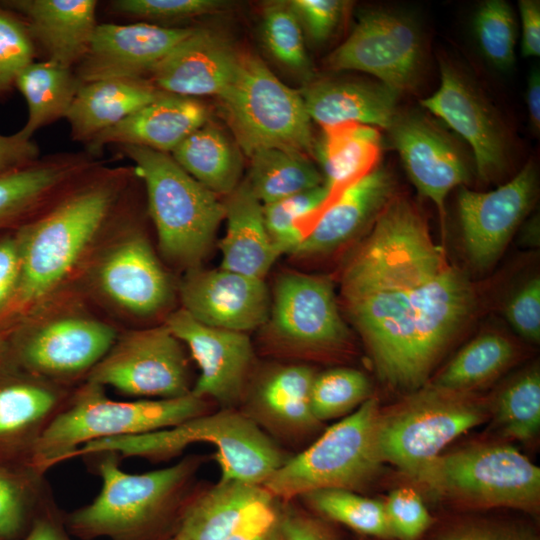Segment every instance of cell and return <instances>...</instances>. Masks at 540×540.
Wrapping results in <instances>:
<instances>
[{
	"instance_id": "obj_1",
	"label": "cell",
	"mask_w": 540,
	"mask_h": 540,
	"mask_svg": "<svg viewBox=\"0 0 540 540\" xmlns=\"http://www.w3.org/2000/svg\"><path fill=\"white\" fill-rule=\"evenodd\" d=\"M342 295L390 386L423 385L472 312L474 292L406 198H392L342 275Z\"/></svg>"
},
{
	"instance_id": "obj_2",
	"label": "cell",
	"mask_w": 540,
	"mask_h": 540,
	"mask_svg": "<svg viewBox=\"0 0 540 540\" xmlns=\"http://www.w3.org/2000/svg\"><path fill=\"white\" fill-rule=\"evenodd\" d=\"M102 481L98 495L66 515L67 529L83 540H144L182 500L198 460L153 471L130 474L120 468L118 455L100 452L84 456Z\"/></svg>"
},
{
	"instance_id": "obj_3",
	"label": "cell",
	"mask_w": 540,
	"mask_h": 540,
	"mask_svg": "<svg viewBox=\"0 0 540 540\" xmlns=\"http://www.w3.org/2000/svg\"><path fill=\"white\" fill-rule=\"evenodd\" d=\"M200 442L216 447L221 480L263 486L286 460L252 418L232 409L206 413L154 432L92 441L75 450L71 458L113 452L121 460L127 457L165 460Z\"/></svg>"
},
{
	"instance_id": "obj_4",
	"label": "cell",
	"mask_w": 540,
	"mask_h": 540,
	"mask_svg": "<svg viewBox=\"0 0 540 540\" xmlns=\"http://www.w3.org/2000/svg\"><path fill=\"white\" fill-rule=\"evenodd\" d=\"M207 409L205 399L192 393L168 399L115 401L105 395L103 386L87 381L44 429L32 450L29 467L45 474L89 442L170 428L206 414Z\"/></svg>"
},
{
	"instance_id": "obj_5",
	"label": "cell",
	"mask_w": 540,
	"mask_h": 540,
	"mask_svg": "<svg viewBox=\"0 0 540 540\" xmlns=\"http://www.w3.org/2000/svg\"><path fill=\"white\" fill-rule=\"evenodd\" d=\"M122 148L145 182L160 249L175 263L196 265L224 219L223 203L168 153L133 145Z\"/></svg>"
},
{
	"instance_id": "obj_6",
	"label": "cell",
	"mask_w": 540,
	"mask_h": 540,
	"mask_svg": "<svg viewBox=\"0 0 540 540\" xmlns=\"http://www.w3.org/2000/svg\"><path fill=\"white\" fill-rule=\"evenodd\" d=\"M218 98L248 157L267 148L312 153L311 118L300 92L281 82L259 57L241 54L233 80Z\"/></svg>"
},
{
	"instance_id": "obj_7",
	"label": "cell",
	"mask_w": 540,
	"mask_h": 540,
	"mask_svg": "<svg viewBox=\"0 0 540 540\" xmlns=\"http://www.w3.org/2000/svg\"><path fill=\"white\" fill-rule=\"evenodd\" d=\"M380 411L374 398L328 428L311 446L286 459L263 484L274 498L290 499L321 489L354 490L374 477Z\"/></svg>"
},
{
	"instance_id": "obj_8",
	"label": "cell",
	"mask_w": 540,
	"mask_h": 540,
	"mask_svg": "<svg viewBox=\"0 0 540 540\" xmlns=\"http://www.w3.org/2000/svg\"><path fill=\"white\" fill-rule=\"evenodd\" d=\"M111 201L108 187H92L21 228L16 235L20 277L12 304L33 303L64 278L102 224Z\"/></svg>"
},
{
	"instance_id": "obj_9",
	"label": "cell",
	"mask_w": 540,
	"mask_h": 540,
	"mask_svg": "<svg viewBox=\"0 0 540 540\" xmlns=\"http://www.w3.org/2000/svg\"><path fill=\"white\" fill-rule=\"evenodd\" d=\"M412 478L471 506L531 511L539 504L540 469L509 445H480L439 455Z\"/></svg>"
},
{
	"instance_id": "obj_10",
	"label": "cell",
	"mask_w": 540,
	"mask_h": 540,
	"mask_svg": "<svg viewBox=\"0 0 540 540\" xmlns=\"http://www.w3.org/2000/svg\"><path fill=\"white\" fill-rule=\"evenodd\" d=\"M487 413L462 394L429 388L393 409L380 413L377 449L383 462L413 477L453 440L481 424Z\"/></svg>"
},
{
	"instance_id": "obj_11",
	"label": "cell",
	"mask_w": 540,
	"mask_h": 540,
	"mask_svg": "<svg viewBox=\"0 0 540 540\" xmlns=\"http://www.w3.org/2000/svg\"><path fill=\"white\" fill-rule=\"evenodd\" d=\"M87 381L134 397L168 399L191 393L181 342L167 326L130 332L115 341Z\"/></svg>"
},
{
	"instance_id": "obj_12",
	"label": "cell",
	"mask_w": 540,
	"mask_h": 540,
	"mask_svg": "<svg viewBox=\"0 0 540 540\" xmlns=\"http://www.w3.org/2000/svg\"><path fill=\"white\" fill-rule=\"evenodd\" d=\"M416 24L386 10L364 12L348 38L327 58L330 69L371 74L397 93L412 88L422 64Z\"/></svg>"
},
{
	"instance_id": "obj_13",
	"label": "cell",
	"mask_w": 540,
	"mask_h": 540,
	"mask_svg": "<svg viewBox=\"0 0 540 540\" xmlns=\"http://www.w3.org/2000/svg\"><path fill=\"white\" fill-rule=\"evenodd\" d=\"M537 173L527 163L509 182L489 192L461 187L458 210L462 237L471 263L492 265L528 213L536 194Z\"/></svg>"
},
{
	"instance_id": "obj_14",
	"label": "cell",
	"mask_w": 540,
	"mask_h": 540,
	"mask_svg": "<svg viewBox=\"0 0 540 540\" xmlns=\"http://www.w3.org/2000/svg\"><path fill=\"white\" fill-rule=\"evenodd\" d=\"M187 345L200 369L191 389L199 398H212L230 409L241 397L253 348L245 332L205 325L184 309L171 314L166 325Z\"/></svg>"
},
{
	"instance_id": "obj_15",
	"label": "cell",
	"mask_w": 540,
	"mask_h": 540,
	"mask_svg": "<svg viewBox=\"0 0 540 540\" xmlns=\"http://www.w3.org/2000/svg\"><path fill=\"white\" fill-rule=\"evenodd\" d=\"M440 86L421 105L443 120L471 147L479 177L490 180L506 165L507 139L487 101L459 70L440 65Z\"/></svg>"
},
{
	"instance_id": "obj_16",
	"label": "cell",
	"mask_w": 540,
	"mask_h": 540,
	"mask_svg": "<svg viewBox=\"0 0 540 540\" xmlns=\"http://www.w3.org/2000/svg\"><path fill=\"white\" fill-rule=\"evenodd\" d=\"M195 28H170L140 22L97 25L88 49L78 63L81 83L143 80Z\"/></svg>"
},
{
	"instance_id": "obj_17",
	"label": "cell",
	"mask_w": 540,
	"mask_h": 540,
	"mask_svg": "<svg viewBox=\"0 0 540 540\" xmlns=\"http://www.w3.org/2000/svg\"><path fill=\"white\" fill-rule=\"evenodd\" d=\"M271 323L278 337L302 348H334L348 337L332 283L319 276L282 275L275 285Z\"/></svg>"
},
{
	"instance_id": "obj_18",
	"label": "cell",
	"mask_w": 540,
	"mask_h": 540,
	"mask_svg": "<svg viewBox=\"0 0 540 540\" xmlns=\"http://www.w3.org/2000/svg\"><path fill=\"white\" fill-rule=\"evenodd\" d=\"M388 130L410 180L436 205L443 221L447 195L469 179L462 151L440 126L418 113L397 115Z\"/></svg>"
},
{
	"instance_id": "obj_19",
	"label": "cell",
	"mask_w": 540,
	"mask_h": 540,
	"mask_svg": "<svg viewBox=\"0 0 540 540\" xmlns=\"http://www.w3.org/2000/svg\"><path fill=\"white\" fill-rule=\"evenodd\" d=\"M184 310L216 328L247 332L270 317V299L262 279L223 268L192 269L180 287Z\"/></svg>"
},
{
	"instance_id": "obj_20",
	"label": "cell",
	"mask_w": 540,
	"mask_h": 540,
	"mask_svg": "<svg viewBox=\"0 0 540 540\" xmlns=\"http://www.w3.org/2000/svg\"><path fill=\"white\" fill-rule=\"evenodd\" d=\"M115 343L114 330L98 321L65 318L31 334L18 349L19 362L28 371L65 378L90 371Z\"/></svg>"
},
{
	"instance_id": "obj_21",
	"label": "cell",
	"mask_w": 540,
	"mask_h": 540,
	"mask_svg": "<svg viewBox=\"0 0 540 540\" xmlns=\"http://www.w3.org/2000/svg\"><path fill=\"white\" fill-rule=\"evenodd\" d=\"M240 57L220 35L195 28L152 69L149 82L166 93L219 97L233 80Z\"/></svg>"
},
{
	"instance_id": "obj_22",
	"label": "cell",
	"mask_w": 540,
	"mask_h": 540,
	"mask_svg": "<svg viewBox=\"0 0 540 540\" xmlns=\"http://www.w3.org/2000/svg\"><path fill=\"white\" fill-rule=\"evenodd\" d=\"M207 119V108L200 101L162 92L154 101L97 134L89 141V148L99 151L107 144L117 143L172 153Z\"/></svg>"
},
{
	"instance_id": "obj_23",
	"label": "cell",
	"mask_w": 540,
	"mask_h": 540,
	"mask_svg": "<svg viewBox=\"0 0 540 540\" xmlns=\"http://www.w3.org/2000/svg\"><path fill=\"white\" fill-rule=\"evenodd\" d=\"M8 10L27 20L32 39H36L48 60L71 68L85 55L97 26L94 0H7Z\"/></svg>"
},
{
	"instance_id": "obj_24",
	"label": "cell",
	"mask_w": 540,
	"mask_h": 540,
	"mask_svg": "<svg viewBox=\"0 0 540 540\" xmlns=\"http://www.w3.org/2000/svg\"><path fill=\"white\" fill-rule=\"evenodd\" d=\"M392 192L391 174L382 167L374 168L339 195L293 254L315 256L343 245L380 214Z\"/></svg>"
},
{
	"instance_id": "obj_25",
	"label": "cell",
	"mask_w": 540,
	"mask_h": 540,
	"mask_svg": "<svg viewBox=\"0 0 540 540\" xmlns=\"http://www.w3.org/2000/svg\"><path fill=\"white\" fill-rule=\"evenodd\" d=\"M309 117L322 127L356 123L389 129L399 93L383 84L323 80L300 91Z\"/></svg>"
},
{
	"instance_id": "obj_26",
	"label": "cell",
	"mask_w": 540,
	"mask_h": 540,
	"mask_svg": "<svg viewBox=\"0 0 540 540\" xmlns=\"http://www.w3.org/2000/svg\"><path fill=\"white\" fill-rule=\"evenodd\" d=\"M99 277L115 302L137 314L159 310L169 297L168 278L141 236L120 243L102 263Z\"/></svg>"
},
{
	"instance_id": "obj_27",
	"label": "cell",
	"mask_w": 540,
	"mask_h": 540,
	"mask_svg": "<svg viewBox=\"0 0 540 540\" xmlns=\"http://www.w3.org/2000/svg\"><path fill=\"white\" fill-rule=\"evenodd\" d=\"M275 498L262 486L219 480L185 505L175 540H225L252 514Z\"/></svg>"
},
{
	"instance_id": "obj_28",
	"label": "cell",
	"mask_w": 540,
	"mask_h": 540,
	"mask_svg": "<svg viewBox=\"0 0 540 540\" xmlns=\"http://www.w3.org/2000/svg\"><path fill=\"white\" fill-rule=\"evenodd\" d=\"M223 205L227 223L220 242L221 268L263 280L280 256L266 230L263 204L246 180Z\"/></svg>"
},
{
	"instance_id": "obj_29",
	"label": "cell",
	"mask_w": 540,
	"mask_h": 540,
	"mask_svg": "<svg viewBox=\"0 0 540 540\" xmlns=\"http://www.w3.org/2000/svg\"><path fill=\"white\" fill-rule=\"evenodd\" d=\"M161 94L162 91L144 79L81 83L66 118L75 139L90 141Z\"/></svg>"
},
{
	"instance_id": "obj_30",
	"label": "cell",
	"mask_w": 540,
	"mask_h": 540,
	"mask_svg": "<svg viewBox=\"0 0 540 540\" xmlns=\"http://www.w3.org/2000/svg\"><path fill=\"white\" fill-rule=\"evenodd\" d=\"M317 146L323 170V185L329 192L324 211L349 186L366 176L381 155L382 139L377 128L356 123L322 127Z\"/></svg>"
},
{
	"instance_id": "obj_31",
	"label": "cell",
	"mask_w": 540,
	"mask_h": 540,
	"mask_svg": "<svg viewBox=\"0 0 540 540\" xmlns=\"http://www.w3.org/2000/svg\"><path fill=\"white\" fill-rule=\"evenodd\" d=\"M314 376L309 367L302 365L274 370L256 390V414L268 425L284 432L310 429L317 423L310 402Z\"/></svg>"
},
{
	"instance_id": "obj_32",
	"label": "cell",
	"mask_w": 540,
	"mask_h": 540,
	"mask_svg": "<svg viewBox=\"0 0 540 540\" xmlns=\"http://www.w3.org/2000/svg\"><path fill=\"white\" fill-rule=\"evenodd\" d=\"M172 158L216 195H228L239 185L242 162L237 148L207 122L173 150Z\"/></svg>"
},
{
	"instance_id": "obj_33",
	"label": "cell",
	"mask_w": 540,
	"mask_h": 540,
	"mask_svg": "<svg viewBox=\"0 0 540 540\" xmlns=\"http://www.w3.org/2000/svg\"><path fill=\"white\" fill-rule=\"evenodd\" d=\"M80 85L69 67L55 61H33L26 66L15 81L28 106V118L19 134L31 139L41 127L66 117Z\"/></svg>"
},
{
	"instance_id": "obj_34",
	"label": "cell",
	"mask_w": 540,
	"mask_h": 540,
	"mask_svg": "<svg viewBox=\"0 0 540 540\" xmlns=\"http://www.w3.org/2000/svg\"><path fill=\"white\" fill-rule=\"evenodd\" d=\"M69 399L41 382L15 381L0 386V440L22 438L32 453L44 429Z\"/></svg>"
},
{
	"instance_id": "obj_35",
	"label": "cell",
	"mask_w": 540,
	"mask_h": 540,
	"mask_svg": "<svg viewBox=\"0 0 540 540\" xmlns=\"http://www.w3.org/2000/svg\"><path fill=\"white\" fill-rule=\"evenodd\" d=\"M249 158L247 181L263 205L323 184V176L306 154L267 148L254 152Z\"/></svg>"
},
{
	"instance_id": "obj_36",
	"label": "cell",
	"mask_w": 540,
	"mask_h": 540,
	"mask_svg": "<svg viewBox=\"0 0 540 540\" xmlns=\"http://www.w3.org/2000/svg\"><path fill=\"white\" fill-rule=\"evenodd\" d=\"M513 345L498 334H484L462 348L434 379L431 388L461 394L498 374L512 359Z\"/></svg>"
},
{
	"instance_id": "obj_37",
	"label": "cell",
	"mask_w": 540,
	"mask_h": 540,
	"mask_svg": "<svg viewBox=\"0 0 540 540\" xmlns=\"http://www.w3.org/2000/svg\"><path fill=\"white\" fill-rule=\"evenodd\" d=\"M328 196L322 184L263 205L266 230L279 255L294 253L323 214Z\"/></svg>"
},
{
	"instance_id": "obj_38",
	"label": "cell",
	"mask_w": 540,
	"mask_h": 540,
	"mask_svg": "<svg viewBox=\"0 0 540 540\" xmlns=\"http://www.w3.org/2000/svg\"><path fill=\"white\" fill-rule=\"evenodd\" d=\"M303 497L323 516L356 532L381 539H394L384 502L346 489H321Z\"/></svg>"
},
{
	"instance_id": "obj_39",
	"label": "cell",
	"mask_w": 540,
	"mask_h": 540,
	"mask_svg": "<svg viewBox=\"0 0 540 540\" xmlns=\"http://www.w3.org/2000/svg\"><path fill=\"white\" fill-rule=\"evenodd\" d=\"M371 384L364 373L335 368L315 375L310 394L317 422L347 416L370 398Z\"/></svg>"
},
{
	"instance_id": "obj_40",
	"label": "cell",
	"mask_w": 540,
	"mask_h": 540,
	"mask_svg": "<svg viewBox=\"0 0 540 540\" xmlns=\"http://www.w3.org/2000/svg\"><path fill=\"white\" fill-rule=\"evenodd\" d=\"M52 502L45 474L29 469L25 475H16L0 468V540L15 538L33 508Z\"/></svg>"
},
{
	"instance_id": "obj_41",
	"label": "cell",
	"mask_w": 540,
	"mask_h": 540,
	"mask_svg": "<svg viewBox=\"0 0 540 540\" xmlns=\"http://www.w3.org/2000/svg\"><path fill=\"white\" fill-rule=\"evenodd\" d=\"M496 424L504 435L519 441L535 437L540 427V374L532 368L516 378L501 393Z\"/></svg>"
},
{
	"instance_id": "obj_42",
	"label": "cell",
	"mask_w": 540,
	"mask_h": 540,
	"mask_svg": "<svg viewBox=\"0 0 540 540\" xmlns=\"http://www.w3.org/2000/svg\"><path fill=\"white\" fill-rule=\"evenodd\" d=\"M475 38L484 57L497 69H509L515 60L517 26L509 4L502 0L482 3L473 19Z\"/></svg>"
},
{
	"instance_id": "obj_43",
	"label": "cell",
	"mask_w": 540,
	"mask_h": 540,
	"mask_svg": "<svg viewBox=\"0 0 540 540\" xmlns=\"http://www.w3.org/2000/svg\"><path fill=\"white\" fill-rule=\"evenodd\" d=\"M302 25L289 2L267 4L263 11V39L272 56L287 68L308 74L310 63L306 53Z\"/></svg>"
},
{
	"instance_id": "obj_44",
	"label": "cell",
	"mask_w": 540,
	"mask_h": 540,
	"mask_svg": "<svg viewBox=\"0 0 540 540\" xmlns=\"http://www.w3.org/2000/svg\"><path fill=\"white\" fill-rule=\"evenodd\" d=\"M60 165H30L0 174V225L15 219L66 175Z\"/></svg>"
},
{
	"instance_id": "obj_45",
	"label": "cell",
	"mask_w": 540,
	"mask_h": 540,
	"mask_svg": "<svg viewBox=\"0 0 540 540\" xmlns=\"http://www.w3.org/2000/svg\"><path fill=\"white\" fill-rule=\"evenodd\" d=\"M33 58V39L26 24L0 9V95L15 86L18 74Z\"/></svg>"
},
{
	"instance_id": "obj_46",
	"label": "cell",
	"mask_w": 540,
	"mask_h": 540,
	"mask_svg": "<svg viewBox=\"0 0 540 540\" xmlns=\"http://www.w3.org/2000/svg\"><path fill=\"white\" fill-rule=\"evenodd\" d=\"M221 0H117L112 6L118 12L149 21H175L226 8Z\"/></svg>"
},
{
	"instance_id": "obj_47",
	"label": "cell",
	"mask_w": 540,
	"mask_h": 540,
	"mask_svg": "<svg viewBox=\"0 0 540 540\" xmlns=\"http://www.w3.org/2000/svg\"><path fill=\"white\" fill-rule=\"evenodd\" d=\"M384 506L394 539L417 540L433 522L422 498L411 488L393 490Z\"/></svg>"
},
{
	"instance_id": "obj_48",
	"label": "cell",
	"mask_w": 540,
	"mask_h": 540,
	"mask_svg": "<svg viewBox=\"0 0 540 540\" xmlns=\"http://www.w3.org/2000/svg\"><path fill=\"white\" fill-rule=\"evenodd\" d=\"M511 326L524 338L540 339V279L528 281L509 300L505 309Z\"/></svg>"
},
{
	"instance_id": "obj_49",
	"label": "cell",
	"mask_w": 540,
	"mask_h": 540,
	"mask_svg": "<svg viewBox=\"0 0 540 540\" xmlns=\"http://www.w3.org/2000/svg\"><path fill=\"white\" fill-rule=\"evenodd\" d=\"M289 4L315 42L330 37L345 7L340 0H292Z\"/></svg>"
},
{
	"instance_id": "obj_50",
	"label": "cell",
	"mask_w": 540,
	"mask_h": 540,
	"mask_svg": "<svg viewBox=\"0 0 540 540\" xmlns=\"http://www.w3.org/2000/svg\"><path fill=\"white\" fill-rule=\"evenodd\" d=\"M281 517L274 499L259 508L225 540H280Z\"/></svg>"
},
{
	"instance_id": "obj_51",
	"label": "cell",
	"mask_w": 540,
	"mask_h": 540,
	"mask_svg": "<svg viewBox=\"0 0 540 540\" xmlns=\"http://www.w3.org/2000/svg\"><path fill=\"white\" fill-rule=\"evenodd\" d=\"M20 277V252L16 236L0 239V309L13 303Z\"/></svg>"
},
{
	"instance_id": "obj_52",
	"label": "cell",
	"mask_w": 540,
	"mask_h": 540,
	"mask_svg": "<svg viewBox=\"0 0 540 540\" xmlns=\"http://www.w3.org/2000/svg\"><path fill=\"white\" fill-rule=\"evenodd\" d=\"M38 155L37 145L19 132L9 136L0 134V174L30 166Z\"/></svg>"
},
{
	"instance_id": "obj_53",
	"label": "cell",
	"mask_w": 540,
	"mask_h": 540,
	"mask_svg": "<svg viewBox=\"0 0 540 540\" xmlns=\"http://www.w3.org/2000/svg\"><path fill=\"white\" fill-rule=\"evenodd\" d=\"M522 26L521 52L525 57L540 54V4L535 0L519 1Z\"/></svg>"
},
{
	"instance_id": "obj_54",
	"label": "cell",
	"mask_w": 540,
	"mask_h": 540,
	"mask_svg": "<svg viewBox=\"0 0 540 540\" xmlns=\"http://www.w3.org/2000/svg\"><path fill=\"white\" fill-rule=\"evenodd\" d=\"M436 540H534L530 535L493 526H465L453 529Z\"/></svg>"
},
{
	"instance_id": "obj_55",
	"label": "cell",
	"mask_w": 540,
	"mask_h": 540,
	"mask_svg": "<svg viewBox=\"0 0 540 540\" xmlns=\"http://www.w3.org/2000/svg\"><path fill=\"white\" fill-rule=\"evenodd\" d=\"M19 540H72L57 518L54 504L41 512Z\"/></svg>"
},
{
	"instance_id": "obj_56",
	"label": "cell",
	"mask_w": 540,
	"mask_h": 540,
	"mask_svg": "<svg viewBox=\"0 0 540 540\" xmlns=\"http://www.w3.org/2000/svg\"><path fill=\"white\" fill-rule=\"evenodd\" d=\"M282 540H331L314 522L301 517H281Z\"/></svg>"
},
{
	"instance_id": "obj_57",
	"label": "cell",
	"mask_w": 540,
	"mask_h": 540,
	"mask_svg": "<svg viewBox=\"0 0 540 540\" xmlns=\"http://www.w3.org/2000/svg\"><path fill=\"white\" fill-rule=\"evenodd\" d=\"M526 103L529 113L530 123L535 132L540 130V73L534 68L528 79L526 90Z\"/></svg>"
},
{
	"instance_id": "obj_58",
	"label": "cell",
	"mask_w": 540,
	"mask_h": 540,
	"mask_svg": "<svg viewBox=\"0 0 540 540\" xmlns=\"http://www.w3.org/2000/svg\"><path fill=\"white\" fill-rule=\"evenodd\" d=\"M6 347H7L6 339L4 338L3 335L0 334V356L5 351Z\"/></svg>"
},
{
	"instance_id": "obj_59",
	"label": "cell",
	"mask_w": 540,
	"mask_h": 540,
	"mask_svg": "<svg viewBox=\"0 0 540 540\" xmlns=\"http://www.w3.org/2000/svg\"><path fill=\"white\" fill-rule=\"evenodd\" d=\"M168 540H175V539L172 537V538H170V539H168Z\"/></svg>"
},
{
	"instance_id": "obj_60",
	"label": "cell",
	"mask_w": 540,
	"mask_h": 540,
	"mask_svg": "<svg viewBox=\"0 0 540 540\" xmlns=\"http://www.w3.org/2000/svg\"><path fill=\"white\" fill-rule=\"evenodd\" d=\"M280 540H282V539H280Z\"/></svg>"
}]
</instances>
